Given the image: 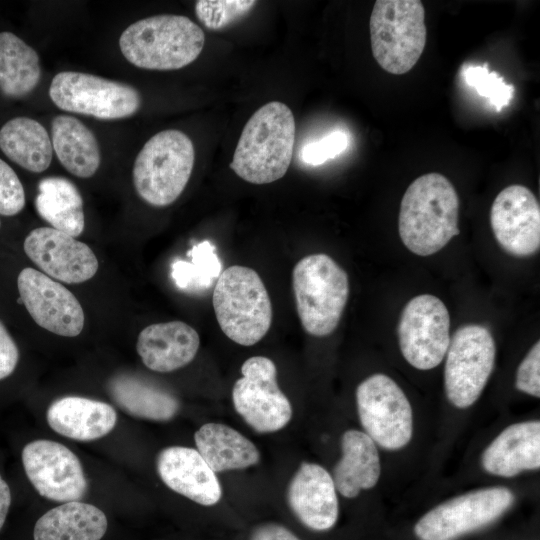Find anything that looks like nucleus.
<instances>
[{"instance_id":"obj_25","label":"nucleus","mask_w":540,"mask_h":540,"mask_svg":"<svg viewBox=\"0 0 540 540\" xmlns=\"http://www.w3.org/2000/svg\"><path fill=\"white\" fill-rule=\"evenodd\" d=\"M108 528L107 517L94 505L65 502L44 513L36 522L34 540H100Z\"/></svg>"},{"instance_id":"obj_37","label":"nucleus","mask_w":540,"mask_h":540,"mask_svg":"<svg viewBox=\"0 0 540 540\" xmlns=\"http://www.w3.org/2000/svg\"><path fill=\"white\" fill-rule=\"evenodd\" d=\"M18 360V347L0 321V380L7 378L14 372Z\"/></svg>"},{"instance_id":"obj_26","label":"nucleus","mask_w":540,"mask_h":540,"mask_svg":"<svg viewBox=\"0 0 540 540\" xmlns=\"http://www.w3.org/2000/svg\"><path fill=\"white\" fill-rule=\"evenodd\" d=\"M197 451L215 472L256 465L260 452L240 432L222 423H206L194 435Z\"/></svg>"},{"instance_id":"obj_38","label":"nucleus","mask_w":540,"mask_h":540,"mask_svg":"<svg viewBox=\"0 0 540 540\" xmlns=\"http://www.w3.org/2000/svg\"><path fill=\"white\" fill-rule=\"evenodd\" d=\"M249 540H300L287 527L273 522L263 523L256 526Z\"/></svg>"},{"instance_id":"obj_5","label":"nucleus","mask_w":540,"mask_h":540,"mask_svg":"<svg viewBox=\"0 0 540 540\" xmlns=\"http://www.w3.org/2000/svg\"><path fill=\"white\" fill-rule=\"evenodd\" d=\"M292 286L303 329L315 337L330 335L339 324L349 296L345 270L327 254H310L295 265Z\"/></svg>"},{"instance_id":"obj_9","label":"nucleus","mask_w":540,"mask_h":540,"mask_svg":"<svg viewBox=\"0 0 540 540\" xmlns=\"http://www.w3.org/2000/svg\"><path fill=\"white\" fill-rule=\"evenodd\" d=\"M52 102L61 110L102 120L134 115L141 107V95L133 86L100 76L62 71L49 87Z\"/></svg>"},{"instance_id":"obj_36","label":"nucleus","mask_w":540,"mask_h":540,"mask_svg":"<svg viewBox=\"0 0 540 540\" xmlns=\"http://www.w3.org/2000/svg\"><path fill=\"white\" fill-rule=\"evenodd\" d=\"M516 388L533 397H540V342L537 341L520 363L515 380Z\"/></svg>"},{"instance_id":"obj_21","label":"nucleus","mask_w":540,"mask_h":540,"mask_svg":"<svg viewBox=\"0 0 540 540\" xmlns=\"http://www.w3.org/2000/svg\"><path fill=\"white\" fill-rule=\"evenodd\" d=\"M482 468L489 474L514 477L540 467V422H518L506 427L483 451Z\"/></svg>"},{"instance_id":"obj_10","label":"nucleus","mask_w":540,"mask_h":540,"mask_svg":"<svg viewBox=\"0 0 540 540\" xmlns=\"http://www.w3.org/2000/svg\"><path fill=\"white\" fill-rule=\"evenodd\" d=\"M356 404L365 433L380 447L395 451L413 434V414L408 398L389 376L373 374L356 390Z\"/></svg>"},{"instance_id":"obj_16","label":"nucleus","mask_w":540,"mask_h":540,"mask_svg":"<svg viewBox=\"0 0 540 540\" xmlns=\"http://www.w3.org/2000/svg\"><path fill=\"white\" fill-rule=\"evenodd\" d=\"M490 225L500 247L514 257H529L540 247V206L534 193L519 184L495 197Z\"/></svg>"},{"instance_id":"obj_34","label":"nucleus","mask_w":540,"mask_h":540,"mask_svg":"<svg viewBox=\"0 0 540 540\" xmlns=\"http://www.w3.org/2000/svg\"><path fill=\"white\" fill-rule=\"evenodd\" d=\"M25 206L23 185L15 171L0 159V215L14 216Z\"/></svg>"},{"instance_id":"obj_8","label":"nucleus","mask_w":540,"mask_h":540,"mask_svg":"<svg viewBox=\"0 0 540 540\" xmlns=\"http://www.w3.org/2000/svg\"><path fill=\"white\" fill-rule=\"evenodd\" d=\"M445 356L447 399L456 408H468L478 400L494 369V338L485 326H461L450 339Z\"/></svg>"},{"instance_id":"obj_27","label":"nucleus","mask_w":540,"mask_h":540,"mask_svg":"<svg viewBox=\"0 0 540 540\" xmlns=\"http://www.w3.org/2000/svg\"><path fill=\"white\" fill-rule=\"evenodd\" d=\"M52 147L62 166L79 178L92 177L101 156L93 132L74 116L57 115L51 124Z\"/></svg>"},{"instance_id":"obj_6","label":"nucleus","mask_w":540,"mask_h":540,"mask_svg":"<svg viewBox=\"0 0 540 540\" xmlns=\"http://www.w3.org/2000/svg\"><path fill=\"white\" fill-rule=\"evenodd\" d=\"M195 161L191 139L169 129L153 135L139 151L133 184L139 197L155 207L172 204L185 189Z\"/></svg>"},{"instance_id":"obj_2","label":"nucleus","mask_w":540,"mask_h":540,"mask_svg":"<svg viewBox=\"0 0 540 540\" xmlns=\"http://www.w3.org/2000/svg\"><path fill=\"white\" fill-rule=\"evenodd\" d=\"M295 119L279 101L260 107L245 124L230 168L246 182L262 185L281 179L293 157Z\"/></svg>"},{"instance_id":"obj_24","label":"nucleus","mask_w":540,"mask_h":540,"mask_svg":"<svg viewBox=\"0 0 540 540\" xmlns=\"http://www.w3.org/2000/svg\"><path fill=\"white\" fill-rule=\"evenodd\" d=\"M108 391L114 402L133 417L169 421L179 410V401L170 391L137 375L112 377Z\"/></svg>"},{"instance_id":"obj_28","label":"nucleus","mask_w":540,"mask_h":540,"mask_svg":"<svg viewBox=\"0 0 540 540\" xmlns=\"http://www.w3.org/2000/svg\"><path fill=\"white\" fill-rule=\"evenodd\" d=\"M0 149L11 161L33 173L44 172L52 161L53 147L47 130L28 117H15L1 127Z\"/></svg>"},{"instance_id":"obj_12","label":"nucleus","mask_w":540,"mask_h":540,"mask_svg":"<svg viewBox=\"0 0 540 540\" xmlns=\"http://www.w3.org/2000/svg\"><path fill=\"white\" fill-rule=\"evenodd\" d=\"M242 377L232 389L236 412L259 433L276 432L292 418V406L277 384L274 362L265 356H253L241 366Z\"/></svg>"},{"instance_id":"obj_40","label":"nucleus","mask_w":540,"mask_h":540,"mask_svg":"<svg viewBox=\"0 0 540 540\" xmlns=\"http://www.w3.org/2000/svg\"><path fill=\"white\" fill-rule=\"evenodd\" d=\"M442 540H451V539H442Z\"/></svg>"},{"instance_id":"obj_35","label":"nucleus","mask_w":540,"mask_h":540,"mask_svg":"<svg viewBox=\"0 0 540 540\" xmlns=\"http://www.w3.org/2000/svg\"><path fill=\"white\" fill-rule=\"evenodd\" d=\"M348 145V138L343 131H333L319 141L305 145L301 159L309 165H320L341 154Z\"/></svg>"},{"instance_id":"obj_23","label":"nucleus","mask_w":540,"mask_h":540,"mask_svg":"<svg viewBox=\"0 0 540 540\" xmlns=\"http://www.w3.org/2000/svg\"><path fill=\"white\" fill-rule=\"evenodd\" d=\"M341 451L331 476L343 497L355 498L361 491L372 489L380 478L378 449L365 432L350 429L342 435Z\"/></svg>"},{"instance_id":"obj_4","label":"nucleus","mask_w":540,"mask_h":540,"mask_svg":"<svg viewBox=\"0 0 540 540\" xmlns=\"http://www.w3.org/2000/svg\"><path fill=\"white\" fill-rule=\"evenodd\" d=\"M212 304L223 333L235 343L252 346L268 332L272 323V305L258 273L233 265L217 279Z\"/></svg>"},{"instance_id":"obj_30","label":"nucleus","mask_w":540,"mask_h":540,"mask_svg":"<svg viewBox=\"0 0 540 540\" xmlns=\"http://www.w3.org/2000/svg\"><path fill=\"white\" fill-rule=\"evenodd\" d=\"M37 52L11 32L0 33V91L11 98L29 94L39 83Z\"/></svg>"},{"instance_id":"obj_7","label":"nucleus","mask_w":540,"mask_h":540,"mask_svg":"<svg viewBox=\"0 0 540 540\" xmlns=\"http://www.w3.org/2000/svg\"><path fill=\"white\" fill-rule=\"evenodd\" d=\"M372 54L386 72L402 75L426 44L425 10L419 0H377L369 21Z\"/></svg>"},{"instance_id":"obj_33","label":"nucleus","mask_w":540,"mask_h":540,"mask_svg":"<svg viewBox=\"0 0 540 540\" xmlns=\"http://www.w3.org/2000/svg\"><path fill=\"white\" fill-rule=\"evenodd\" d=\"M464 79L480 96L487 98L497 111L508 105L513 98L514 87L505 83L497 72L489 71L487 64L467 67L464 70Z\"/></svg>"},{"instance_id":"obj_22","label":"nucleus","mask_w":540,"mask_h":540,"mask_svg":"<svg viewBox=\"0 0 540 540\" xmlns=\"http://www.w3.org/2000/svg\"><path fill=\"white\" fill-rule=\"evenodd\" d=\"M46 420L56 433L77 441H93L110 433L117 423L115 409L102 401L65 396L53 401Z\"/></svg>"},{"instance_id":"obj_3","label":"nucleus","mask_w":540,"mask_h":540,"mask_svg":"<svg viewBox=\"0 0 540 540\" xmlns=\"http://www.w3.org/2000/svg\"><path fill=\"white\" fill-rule=\"evenodd\" d=\"M205 35L191 19L160 14L129 25L119 38L121 53L134 66L158 71L183 68L203 50Z\"/></svg>"},{"instance_id":"obj_18","label":"nucleus","mask_w":540,"mask_h":540,"mask_svg":"<svg viewBox=\"0 0 540 540\" xmlns=\"http://www.w3.org/2000/svg\"><path fill=\"white\" fill-rule=\"evenodd\" d=\"M287 502L308 529L327 531L337 522V490L331 474L318 464L301 463L288 485Z\"/></svg>"},{"instance_id":"obj_39","label":"nucleus","mask_w":540,"mask_h":540,"mask_svg":"<svg viewBox=\"0 0 540 540\" xmlns=\"http://www.w3.org/2000/svg\"><path fill=\"white\" fill-rule=\"evenodd\" d=\"M11 505V491L6 481L0 475V530L5 522Z\"/></svg>"},{"instance_id":"obj_15","label":"nucleus","mask_w":540,"mask_h":540,"mask_svg":"<svg viewBox=\"0 0 540 540\" xmlns=\"http://www.w3.org/2000/svg\"><path fill=\"white\" fill-rule=\"evenodd\" d=\"M20 299L37 325L56 335L78 336L84 311L74 294L43 272L24 268L18 275Z\"/></svg>"},{"instance_id":"obj_41","label":"nucleus","mask_w":540,"mask_h":540,"mask_svg":"<svg viewBox=\"0 0 540 540\" xmlns=\"http://www.w3.org/2000/svg\"><path fill=\"white\" fill-rule=\"evenodd\" d=\"M0 227H1V220H0Z\"/></svg>"},{"instance_id":"obj_13","label":"nucleus","mask_w":540,"mask_h":540,"mask_svg":"<svg viewBox=\"0 0 540 540\" xmlns=\"http://www.w3.org/2000/svg\"><path fill=\"white\" fill-rule=\"evenodd\" d=\"M450 317L445 304L431 294L417 295L404 306L398 339L405 360L419 370L437 367L450 343Z\"/></svg>"},{"instance_id":"obj_29","label":"nucleus","mask_w":540,"mask_h":540,"mask_svg":"<svg viewBox=\"0 0 540 540\" xmlns=\"http://www.w3.org/2000/svg\"><path fill=\"white\" fill-rule=\"evenodd\" d=\"M35 209L52 228L70 236L77 237L84 230L82 196L78 188L64 177L49 176L41 179Z\"/></svg>"},{"instance_id":"obj_32","label":"nucleus","mask_w":540,"mask_h":540,"mask_svg":"<svg viewBox=\"0 0 540 540\" xmlns=\"http://www.w3.org/2000/svg\"><path fill=\"white\" fill-rule=\"evenodd\" d=\"M256 3L253 0H199L195 13L209 30H221L246 16Z\"/></svg>"},{"instance_id":"obj_19","label":"nucleus","mask_w":540,"mask_h":540,"mask_svg":"<svg viewBox=\"0 0 540 540\" xmlns=\"http://www.w3.org/2000/svg\"><path fill=\"white\" fill-rule=\"evenodd\" d=\"M156 468L167 487L195 503L212 506L221 499L222 489L216 473L196 449L167 447L157 455Z\"/></svg>"},{"instance_id":"obj_11","label":"nucleus","mask_w":540,"mask_h":540,"mask_svg":"<svg viewBox=\"0 0 540 540\" xmlns=\"http://www.w3.org/2000/svg\"><path fill=\"white\" fill-rule=\"evenodd\" d=\"M513 502L514 494L506 487L474 490L428 511L416 523L414 533L420 540H452L491 524Z\"/></svg>"},{"instance_id":"obj_1","label":"nucleus","mask_w":540,"mask_h":540,"mask_svg":"<svg viewBox=\"0 0 540 540\" xmlns=\"http://www.w3.org/2000/svg\"><path fill=\"white\" fill-rule=\"evenodd\" d=\"M459 199L448 178L436 172L416 178L406 189L399 210L398 231L407 249L429 256L457 236Z\"/></svg>"},{"instance_id":"obj_17","label":"nucleus","mask_w":540,"mask_h":540,"mask_svg":"<svg viewBox=\"0 0 540 540\" xmlns=\"http://www.w3.org/2000/svg\"><path fill=\"white\" fill-rule=\"evenodd\" d=\"M24 251L44 274L68 284L91 279L99 268L87 244L52 227L33 229L24 240Z\"/></svg>"},{"instance_id":"obj_31","label":"nucleus","mask_w":540,"mask_h":540,"mask_svg":"<svg viewBox=\"0 0 540 540\" xmlns=\"http://www.w3.org/2000/svg\"><path fill=\"white\" fill-rule=\"evenodd\" d=\"M189 260H176L171 265V276L178 288L187 292H202L216 283L222 263L216 247L208 240L194 245L188 252Z\"/></svg>"},{"instance_id":"obj_14","label":"nucleus","mask_w":540,"mask_h":540,"mask_svg":"<svg viewBox=\"0 0 540 540\" xmlns=\"http://www.w3.org/2000/svg\"><path fill=\"white\" fill-rule=\"evenodd\" d=\"M25 474L43 497L57 501H79L87 481L78 457L65 445L46 439L34 440L22 450Z\"/></svg>"},{"instance_id":"obj_20","label":"nucleus","mask_w":540,"mask_h":540,"mask_svg":"<svg viewBox=\"0 0 540 540\" xmlns=\"http://www.w3.org/2000/svg\"><path fill=\"white\" fill-rule=\"evenodd\" d=\"M200 345L197 331L182 321L151 324L138 335L136 350L152 371L167 373L189 364Z\"/></svg>"}]
</instances>
